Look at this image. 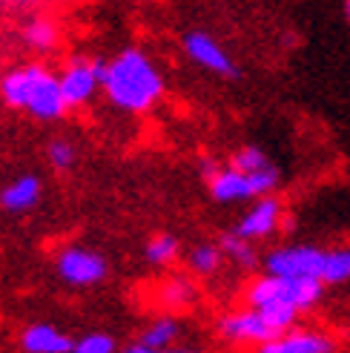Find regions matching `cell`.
<instances>
[{"mask_svg":"<svg viewBox=\"0 0 350 353\" xmlns=\"http://www.w3.org/2000/svg\"><path fill=\"white\" fill-rule=\"evenodd\" d=\"M103 95L121 112H147L164 95V75L144 49L127 46L103 63Z\"/></svg>","mask_w":350,"mask_h":353,"instance_id":"obj_1","label":"cell"},{"mask_svg":"<svg viewBox=\"0 0 350 353\" xmlns=\"http://www.w3.org/2000/svg\"><path fill=\"white\" fill-rule=\"evenodd\" d=\"M0 98L12 110H23L38 121H58L69 107L61 90V78L41 63H23L0 81Z\"/></svg>","mask_w":350,"mask_h":353,"instance_id":"obj_2","label":"cell"},{"mask_svg":"<svg viewBox=\"0 0 350 353\" xmlns=\"http://www.w3.org/2000/svg\"><path fill=\"white\" fill-rule=\"evenodd\" d=\"M265 273L273 276H310L325 285H347L350 281V247L322 250L313 244L276 247L265 256Z\"/></svg>","mask_w":350,"mask_h":353,"instance_id":"obj_3","label":"cell"},{"mask_svg":"<svg viewBox=\"0 0 350 353\" xmlns=\"http://www.w3.org/2000/svg\"><path fill=\"white\" fill-rule=\"evenodd\" d=\"M299 310L285 305H267V307H247L236 313H224L216 322V330L224 342L230 345H265L276 339L278 333L290 330L299 322Z\"/></svg>","mask_w":350,"mask_h":353,"instance_id":"obj_4","label":"cell"},{"mask_svg":"<svg viewBox=\"0 0 350 353\" xmlns=\"http://www.w3.org/2000/svg\"><path fill=\"white\" fill-rule=\"evenodd\" d=\"M325 281L310 276H273L265 273L253 279L244 290L247 307H267V305H285L299 313L313 310L325 296Z\"/></svg>","mask_w":350,"mask_h":353,"instance_id":"obj_5","label":"cell"},{"mask_svg":"<svg viewBox=\"0 0 350 353\" xmlns=\"http://www.w3.org/2000/svg\"><path fill=\"white\" fill-rule=\"evenodd\" d=\"M58 276L72 288H95L110 276V264L90 247H63L58 253Z\"/></svg>","mask_w":350,"mask_h":353,"instance_id":"obj_6","label":"cell"},{"mask_svg":"<svg viewBox=\"0 0 350 353\" xmlns=\"http://www.w3.org/2000/svg\"><path fill=\"white\" fill-rule=\"evenodd\" d=\"M61 78V90L66 98V107H83L95 98L98 90H103V61H90V58H72Z\"/></svg>","mask_w":350,"mask_h":353,"instance_id":"obj_7","label":"cell"},{"mask_svg":"<svg viewBox=\"0 0 350 353\" xmlns=\"http://www.w3.org/2000/svg\"><path fill=\"white\" fill-rule=\"evenodd\" d=\"M181 46H184V55L192 63H198L201 69H207V72H213L218 78H238L236 61L230 58V52H227L213 34L192 29L181 38Z\"/></svg>","mask_w":350,"mask_h":353,"instance_id":"obj_8","label":"cell"},{"mask_svg":"<svg viewBox=\"0 0 350 353\" xmlns=\"http://www.w3.org/2000/svg\"><path fill=\"white\" fill-rule=\"evenodd\" d=\"M278 227H282V201L276 196H261L247 213H244L233 233H238L241 239H250V241H258V239H267L273 236Z\"/></svg>","mask_w":350,"mask_h":353,"instance_id":"obj_9","label":"cell"},{"mask_svg":"<svg viewBox=\"0 0 350 353\" xmlns=\"http://www.w3.org/2000/svg\"><path fill=\"white\" fill-rule=\"evenodd\" d=\"M256 353H336V339L322 330H285Z\"/></svg>","mask_w":350,"mask_h":353,"instance_id":"obj_10","label":"cell"},{"mask_svg":"<svg viewBox=\"0 0 350 353\" xmlns=\"http://www.w3.org/2000/svg\"><path fill=\"white\" fill-rule=\"evenodd\" d=\"M209 187V196L221 204H236V201H250V199H258L256 192V181L250 172H241L236 167H221L213 179L207 181Z\"/></svg>","mask_w":350,"mask_h":353,"instance_id":"obj_11","label":"cell"},{"mask_svg":"<svg viewBox=\"0 0 350 353\" xmlns=\"http://www.w3.org/2000/svg\"><path fill=\"white\" fill-rule=\"evenodd\" d=\"M72 339L63 330L46 322H34L21 333V350L23 353H72Z\"/></svg>","mask_w":350,"mask_h":353,"instance_id":"obj_12","label":"cell"},{"mask_svg":"<svg viewBox=\"0 0 350 353\" xmlns=\"http://www.w3.org/2000/svg\"><path fill=\"white\" fill-rule=\"evenodd\" d=\"M41 192H43V184L38 175H17L14 181H9L3 190H0V207L6 213H29V210L41 201Z\"/></svg>","mask_w":350,"mask_h":353,"instance_id":"obj_13","label":"cell"},{"mask_svg":"<svg viewBox=\"0 0 350 353\" xmlns=\"http://www.w3.org/2000/svg\"><path fill=\"white\" fill-rule=\"evenodd\" d=\"M21 38L32 52H52L61 41V32L49 17H32V21L23 26Z\"/></svg>","mask_w":350,"mask_h":353,"instance_id":"obj_14","label":"cell"},{"mask_svg":"<svg viewBox=\"0 0 350 353\" xmlns=\"http://www.w3.org/2000/svg\"><path fill=\"white\" fill-rule=\"evenodd\" d=\"M221 264H224V250L218 244L201 241L187 253V268L196 276H216Z\"/></svg>","mask_w":350,"mask_h":353,"instance_id":"obj_15","label":"cell"},{"mask_svg":"<svg viewBox=\"0 0 350 353\" xmlns=\"http://www.w3.org/2000/svg\"><path fill=\"white\" fill-rule=\"evenodd\" d=\"M196 299V288L187 276H169L158 285V302L164 307H187Z\"/></svg>","mask_w":350,"mask_h":353,"instance_id":"obj_16","label":"cell"},{"mask_svg":"<svg viewBox=\"0 0 350 353\" xmlns=\"http://www.w3.org/2000/svg\"><path fill=\"white\" fill-rule=\"evenodd\" d=\"M178 336H181L178 319H172V316H161V319H155V322H150L144 327V333H141V339L138 342L147 345V347H169V345L178 342Z\"/></svg>","mask_w":350,"mask_h":353,"instance_id":"obj_17","label":"cell"},{"mask_svg":"<svg viewBox=\"0 0 350 353\" xmlns=\"http://www.w3.org/2000/svg\"><path fill=\"white\" fill-rule=\"evenodd\" d=\"M218 247L224 250V259H230L233 264H238V268H256L258 253H256L250 239H241L238 233H224Z\"/></svg>","mask_w":350,"mask_h":353,"instance_id":"obj_18","label":"cell"},{"mask_svg":"<svg viewBox=\"0 0 350 353\" xmlns=\"http://www.w3.org/2000/svg\"><path fill=\"white\" fill-rule=\"evenodd\" d=\"M181 253V244L175 236L169 233H158V236H152L144 247V259L152 264V268H164V264H172L175 259H178Z\"/></svg>","mask_w":350,"mask_h":353,"instance_id":"obj_19","label":"cell"},{"mask_svg":"<svg viewBox=\"0 0 350 353\" xmlns=\"http://www.w3.org/2000/svg\"><path fill=\"white\" fill-rule=\"evenodd\" d=\"M270 164H273V161L267 158V152L258 150V147H253V144L236 150L233 158H230V167H236V170H241V172H258V170H265V167H270Z\"/></svg>","mask_w":350,"mask_h":353,"instance_id":"obj_20","label":"cell"},{"mask_svg":"<svg viewBox=\"0 0 350 353\" xmlns=\"http://www.w3.org/2000/svg\"><path fill=\"white\" fill-rule=\"evenodd\" d=\"M46 158H49V164L55 167V170H72L75 161H78V152H75V144L72 141H66V138H55L52 144L46 147Z\"/></svg>","mask_w":350,"mask_h":353,"instance_id":"obj_21","label":"cell"},{"mask_svg":"<svg viewBox=\"0 0 350 353\" xmlns=\"http://www.w3.org/2000/svg\"><path fill=\"white\" fill-rule=\"evenodd\" d=\"M72 353H115V339L110 333H86L72 345Z\"/></svg>","mask_w":350,"mask_h":353,"instance_id":"obj_22","label":"cell"},{"mask_svg":"<svg viewBox=\"0 0 350 353\" xmlns=\"http://www.w3.org/2000/svg\"><path fill=\"white\" fill-rule=\"evenodd\" d=\"M124 353H201L198 347H181V345H169V347H147L141 342L130 345Z\"/></svg>","mask_w":350,"mask_h":353,"instance_id":"obj_23","label":"cell"},{"mask_svg":"<svg viewBox=\"0 0 350 353\" xmlns=\"http://www.w3.org/2000/svg\"><path fill=\"white\" fill-rule=\"evenodd\" d=\"M344 17H347V23H350V0H344Z\"/></svg>","mask_w":350,"mask_h":353,"instance_id":"obj_24","label":"cell"}]
</instances>
